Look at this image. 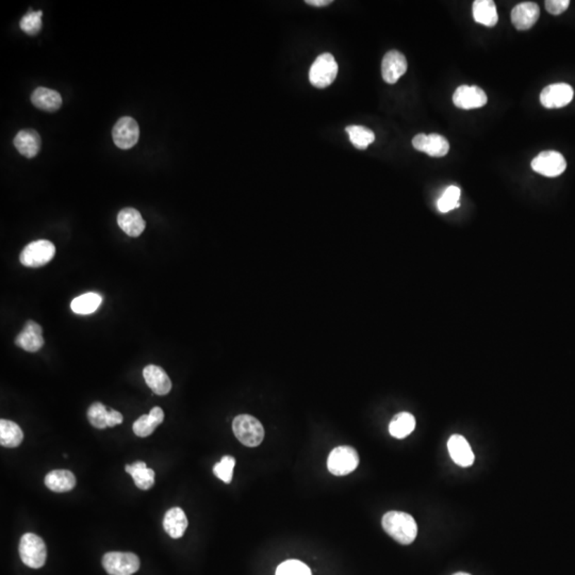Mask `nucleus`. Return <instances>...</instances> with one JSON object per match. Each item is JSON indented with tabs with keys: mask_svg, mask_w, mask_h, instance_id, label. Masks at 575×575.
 Segmentation results:
<instances>
[{
	"mask_svg": "<svg viewBox=\"0 0 575 575\" xmlns=\"http://www.w3.org/2000/svg\"><path fill=\"white\" fill-rule=\"evenodd\" d=\"M148 386L158 395H167L171 391L172 382L167 372L159 366L148 365L143 370Z\"/></svg>",
	"mask_w": 575,
	"mask_h": 575,
	"instance_id": "a211bd4d",
	"label": "nucleus"
},
{
	"mask_svg": "<svg viewBox=\"0 0 575 575\" xmlns=\"http://www.w3.org/2000/svg\"><path fill=\"white\" fill-rule=\"evenodd\" d=\"M406 58L398 51H391L385 55L382 62V75L385 82L389 84H394L406 73Z\"/></svg>",
	"mask_w": 575,
	"mask_h": 575,
	"instance_id": "f8f14e48",
	"label": "nucleus"
},
{
	"mask_svg": "<svg viewBox=\"0 0 575 575\" xmlns=\"http://www.w3.org/2000/svg\"><path fill=\"white\" fill-rule=\"evenodd\" d=\"M332 3V0H306V4L314 6V7H324V6L330 5Z\"/></svg>",
	"mask_w": 575,
	"mask_h": 575,
	"instance_id": "e433bc0d",
	"label": "nucleus"
},
{
	"mask_svg": "<svg viewBox=\"0 0 575 575\" xmlns=\"http://www.w3.org/2000/svg\"><path fill=\"white\" fill-rule=\"evenodd\" d=\"M164 420V413L160 407L156 406L148 415H143L134 423V434L138 437H148Z\"/></svg>",
	"mask_w": 575,
	"mask_h": 575,
	"instance_id": "aec40b11",
	"label": "nucleus"
},
{
	"mask_svg": "<svg viewBox=\"0 0 575 575\" xmlns=\"http://www.w3.org/2000/svg\"><path fill=\"white\" fill-rule=\"evenodd\" d=\"M125 470L131 475L138 489L148 490L154 486L155 471L148 468L146 463L136 461L134 465H126Z\"/></svg>",
	"mask_w": 575,
	"mask_h": 575,
	"instance_id": "b1692460",
	"label": "nucleus"
},
{
	"mask_svg": "<svg viewBox=\"0 0 575 575\" xmlns=\"http://www.w3.org/2000/svg\"><path fill=\"white\" fill-rule=\"evenodd\" d=\"M233 430L237 439L248 448L260 446L264 439V426L253 415H237L233 419Z\"/></svg>",
	"mask_w": 575,
	"mask_h": 575,
	"instance_id": "f03ea898",
	"label": "nucleus"
},
{
	"mask_svg": "<svg viewBox=\"0 0 575 575\" xmlns=\"http://www.w3.org/2000/svg\"><path fill=\"white\" fill-rule=\"evenodd\" d=\"M574 91L568 84H550L543 89L541 94V103L547 109L566 107L572 101Z\"/></svg>",
	"mask_w": 575,
	"mask_h": 575,
	"instance_id": "9d476101",
	"label": "nucleus"
},
{
	"mask_svg": "<svg viewBox=\"0 0 575 575\" xmlns=\"http://www.w3.org/2000/svg\"><path fill=\"white\" fill-rule=\"evenodd\" d=\"M163 527L174 539L183 537L188 527V519L185 512L179 508L167 510L163 519Z\"/></svg>",
	"mask_w": 575,
	"mask_h": 575,
	"instance_id": "412c9836",
	"label": "nucleus"
},
{
	"mask_svg": "<svg viewBox=\"0 0 575 575\" xmlns=\"http://www.w3.org/2000/svg\"><path fill=\"white\" fill-rule=\"evenodd\" d=\"M359 465V455L349 446H338L330 453L328 459V470L336 477H343L353 472Z\"/></svg>",
	"mask_w": 575,
	"mask_h": 575,
	"instance_id": "423d86ee",
	"label": "nucleus"
},
{
	"mask_svg": "<svg viewBox=\"0 0 575 575\" xmlns=\"http://www.w3.org/2000/svg\"><path fill=\"white\" fill-rule=\"evenodd\" d=\"M33 105L41 110L55 112L62 105V97L59 92L47 88L35 89L31 95Z\"/></svg>",
	"mask_w": 575,
	"mask_h": 575,
	"instance_id": "4be33fe9",
	"label": "nucleus"
},
{
	"mask_svg": "<svg viewBox=\"0 0 575 575\" xmlns=\"http://www.w3.org/2000/svg\"><path fill=\"white\" fill-rule=\"evenodd\" d=\"M413 146L430 157H444L450 150L448 141L437 134H419L413 138Z\"/></svg>",
	"mask_w": 575,
	"mask_h": 575,
	"instance_id": "9b49d317",
	"label": "nucleus"
},
{
	"mask_svg": "<svg viewBox=\"0 0 575 575\" xmlns=\"http://www.w3.org/2000/svg\"><path fill=\"white\" fill-rule=\"evenodd\" d=\"M123 415L119 411L109 409V415H108V427H113L117 424L123 423Z\"/></svg>",
	"mask_w": 575,
	"mask_h": 575,
	"instance_id": "c9c22d12",
	"label": "nucleus"
},
{
	"mask_svg": "<svg viewBox=\"0 0 575 575\" xmlns=\"http://www.w3.org/2000/svg\"><path fill=\"white\" fill-rule=\"evenodd\" d=\"M564 156L555 150H545L531 161V169L545 177H557L566 171Z\"/></svg>",
	"mask_w": 575,
	"mask_h": 575,
	"instance_id": "6e6552de",
	"label": "nucleus"
},
{
	"mask_svg": "<svg viewBox=\"0 0 575 575\" xmlns=\"http://www.w3.org/2000/svg\"><path fill=\"white\" fill-rule=\"evenodd\" d=\"M113 142L121 150H130L138 143L140 128L136 119L124 117L115 124L112 130Z\"/></svg>",
	"mask_w": 575,
	"mask_h": 575,
	"instance_id": "1a4fd4ad",
	"label": "nucleus"
},
{
	"mask_svg": "<svg viewBox=\"0 0 575 575\" xmlns=\"http://www.w3.org/2000/svg\"><path fill=\"white\" fill-rule=\"evenodd\" d=\"M20 556L26 566L32 569L42 568L46 562L47 549L40 536L32 533L25 534L20 538Z\"/></svg>",
	"mask_w": 575,
	"mask_h": 575,
	"instance_id": "7ed1b4c3",
	"label": "nucleus"
},
{
	"mask_svg": "<svg viewBox=\"0 0 575 575\" xmlns=\"http://www.w3.org/2000/svg\"><path fill=\"white\" fill-rule=\"evenodd\" d=\"M487 101V95L479 86H461L453 95L454 105L465 110L484 107Z\"/></svg>",
	"mask_w": 575,
	"mask_h": 575,
	"instance_id": "ddd939ff",
	"label": "nucleus"
},
{
	"mask_svg": "<svg viewBox=\"0 0 575 575\" xmlns=\"http://www.w3.org/2000/svg\"><path fill=\"white\" fill-rule=\"evenodd\" d=\"M453 575H470V574H469V573H465V572H457V573H455V574H453Z\"/></svg>",
	"mask_w": 575,
	"mask_h": 575,
	"instance_id": "4c0bfd02",
	"label": "nucleus"
},
{
	"mask_svg": "<svg viewBox=\"0 0 575 575\" xmlns=\"http://www.w3.org/2000/svg\"><path fill=\"white\" fill-rule=\"evenodd\" d=\"M541 16L539 6L535 3H522L512 11V22L518 30H529Z\"/></svg>",
	"mask_w": 575,
	"mask_h": 575,
	"instance_id": "2eb2a0df",
	"label": "nucleus"
},
{
	"mask_svg": "<svg viewBox=\"0 0 575 575\" xmlns=\"http://www.w3.org/2000/svg\"><path fill=\"white\" fill-rule=\"evenodd\" d=\"M345 130L349 134L351 144L358 150H366L375 141L374 132L363 126L351 125Z\"/></svg>",
	"mask_w": 575,
	"mask_h": 575,
	"instance_id": "c85d7f7f",
	"label": "nucleus"
},
{
	"mask_svg": "<svg viewBox=\"0 0 575 575\" xmlns=\"http://www.w3.org/2000/svg\"><path fill=\"white\" fill-rule=\"evenodd\" d=\"M45 485L51 491L62 493L73 490L76 486V477L68 470H53L45 477Z\"/></svg>",
	"mask_w": 575,
	"mask_h": 575,
	"instance_id": "5701e85b",
	"label": "nucleus"
},
{
	"mask_svg": "<svg viewBox=\"0 0 575 575\" xmlns=\"http://www.w3.org/2000/svg\"><path fill=\"white\" fill-rule=\"evenodd\" d=\"M459 198H460V189L455 186L448 187L438 200V209L440 212L446 213L454 210L455 208H458L460 206Z\"/></svg>",
	"mask_w": 575,
	"mask_h": 575,
	"instance_id": "c756f323",
	"label": "nucleus"
},
{
	"mask_svg": "<svg viewBox=\"0 0 575 575\" xmlns=\"http://www.w3.org/2000/svg\"><path fill=\"white\" fill-rule=\"evenodd\" d=\"M56 255V246L49 240H38L29 243L20 253L22 266L28 268H41L49 264Z\"/></svg>",
	"mask_w": 575,
	"mask_h": 575,
	"instance_id": "39448f33",
	"label": "nucleus"
},
{
	"mask_svg": "<svg viewBox=\"0 0 575 575\" xmlns=\"http://www.w3.org/2000/svg\"><path fill=\"white\" fill-rule=\"evenodd\" d=\"M117 224L124 233L132 238L142 235L146 227V221L143 220L142 215L134 208H125L119 211L117 215Z\"/></svg>",
	"mask_w": 575,
	"mask_h": 575,
	"instance_id": "f3484780",
	"label": "nucleus"
},
{
	"mask_svg": "<svg viewBox=\"0 0 575 575\" xmlns=\"http://www.w3.org/2000/svg\"><path fill=\"white\" fill-rule=\"evenodd\" d=\"M570 6L569 0H547L545 9L552 15H560L564 13Z\"/></svg>",
	"mask_w": 575,
	"mask_h": 575,
	"instance_id": "f704fd0d",
	"label": "nucleus"
},
{
	"mask_svg": "<svg viewBox=\"0 0 575 575\" xmlns=\"http://www.w3.org/2000/svg\"><path fill=\"white\" fill-rule=\"evenodd\" d=\"M101 301L103 299L101 295L94 292H89L74 299L70 303V308L75 314L86 316V314H94L101 306Z\"/></svg>",
	"mask_w": 575,
	"mask_h": 575,
	"instance_id": "cd10ccee",
	"label": "nucleus"
},
{
	"mask_svg": "<svg viewBox=\"0 0 575 575\" xmlns=\"http://www.w3.org/2000/svg\"><path fill=\"white\" fill-rule=\"evenodd\" d=\"M415 428V419L411 413H401L393 418L389 425L391 436L403 439L411 435Z\"/></svg>",
	"mask_w": 575,
	"mask_h": 575,
	"instance_id": "bb28decb",
	"label": "nucleus"
},
{
	"mask_svg": "<svg viewBox=\"0 0 575 575\" xmlns=\"http://www.w3.org/2000/svg\"><path fill=\"white\" fill-rule=\"evenodd\" d=\"M448 453L455 463L467 468L474 463V454L469 442L461 435L451 436L448 442Z\"/></svg>",
	"mask_w": 575,
	"mask_h": 575,
	"instance_id": "dca6fc26",
	"label": "nucleus"
},
{
	"mask_svg": "<svg viewBox=\"0 0 575 575\" xmlns=\"http://www.w3.org/2000/svg\"><path fill=\"white\" fill-rule=\"evenodd\" d=\"M276 575H312L311 571L299 560H287L279 564Z\"/></svg>",
	"mask_w": 575,
	"mask_h": 575,
	"instance_id": "72a5a7b5",
	"label": "nucleus"
},
{
	"mask_svg": "<svg viewBox=\"0 0 575 575\" xmlns=\"http://www.w3.org/2000/svg\"><path fill=\"white\" fill-rule=\"evenodd\" d=\"M338 64L334 56L323 53L316 58L309 70V80L318 89L330 86L338 75Z\"/></svg>",
	"mask_w": 575,
	"mask_h": 575,
	"instance_id": "20e7f679",
	"label": "nucleus"
},
{
	"mask_svg": "<svg viewBox=\"0 0 575 575\" xmlns=\"http://www.w3.org/2000/svg\"><path fill=\"white\" fill-rule=\"evenodd\" d=\"M108 415L109 411L101 403H93L88 409V419L94 427L103 429L108 427Z\"/></svg>",
	"mask_w": 575,
	"mask_h": 575,
	"instance_id": "2f4dec72",
	"label": "nucleus"
},
{
	"mask_svg": "<svg viewBox=\"0 0 575 575\" xmlns=\"http://www.w3.org/2000/svg\"><path fill=\"white\" fill-rule=\"evenodd\" d=\"M473 18L475 22L486 27L496 26L498 20L496 4L492 0H477L473 4Z\"/></svg>",
	"mask_w": 575,
	"mask_h": 575,
	"instance_id": "393cba45",
	"label": "nucleus"
},
{
	"mask_svg": "<svg viewBox=\"0 0 575 575\" xmlns=\"http://www.w3.org/2000/svg\"><path fill=\"white\" fill-rule=\"evenodd\" d=\"M24 439L22 428L13 421H0V444L5 448H18Z\"/></svg>",
	"mask_w": 575,
	"mask_h": 575,
	"instance_id": "a878e982",
	"label": "nucleus"
},
{
	"mask_svg": "<svg viewBox=\"0 0 575 575\" xmlns=\"http://www.w3.org/2000/svg\"><path fill=\"white\" fill-rule=\"evenodd\" d=\"M14 146L26 158H34L40 152L41 136L33 129L20 130L14 138Z\"/></svg>",
	"mask_w": 575,
	"mask_h": 575,
	"instance_id": "6ab92c4d",
	"label": "nucleus"
},
{
	"mask_svg": "<svg viewBox=\"0 0 575 575\" xmlns=\"http://www.w3.org/2000/svg\"><path fill=\"white\" fill-rule=\"evenodd\" d=\"M103 569L110 575H132L140 569V558L128 552H109L103 557Z\"/></svg>",
	"mask_w": 575,
	"mask_h": 575,
	"instance_id": "0eeeda50",
	"label": "nucleus"
},
{
	"mask_svg": "<svg viewBox=\"0 0 575 575\" xmlns=\"http://www.w3.org/2000/svg\"><path fill=\"white\" fill-rule=\"evenodd\" d=\"M235 465V457L226 455V456L222 457L220 463H215L214 467H213V473H214L215 477L224 482L225 484L231 483Z\"/></svg>",
	"mask_w": 575,
	"mask_h": 575,
	"instance_id": "7c9ffc66",
	"label": "nucleus"
},
{
	"mask_svg": "<svg viewBox=\"0 0 575 575\" xmlns=\"http://www.w3.org/2000/svg\"><path fill=\"white\" fill-rule=\"evenodd\" d=\"M385 531L401 545H411L418 535V525L413 516L403 512H388L382 517Z\"/></svg>",
	"mask_w": 575,
	"mask_h": 575,
	"instance_id": "f257e3e1",
	"label": "nucleus"
},
{
	"mask_svg": "<svg viewBox=\"0 0 575 575\" xmlns=\"http://www.w3.org/2000/svg\"><path fill=\"white\" fill-rule=\"evenodd\" d=\"M42 332V326L40 324L32 320L27 321L24 330L16 337L15 344L30 353L40 351L44 345Z\"/></svg>",
	"mask_w": 575,
	"mask_h": 575,
	"instance_id": "4468645a",
	"label": "nucleus"
},
{
	"mask_svg": "<svg viewBox=\"0 0 575 575\" xmlns=\"http://www.w3.org/2000/svg\"><path fill=\"white\" fill-rule=\"evenodd\" d=\"M42 11L29 12L20 20V26L24 32L34 35L40 32L42 28Z\"/></svg>",
	"mask_w": 575,
	"mask_h": 575,
	"instance_id": "473e14b6",
	"label": "nucleus"
}]
</instances>
